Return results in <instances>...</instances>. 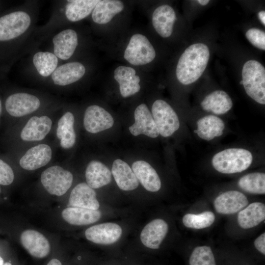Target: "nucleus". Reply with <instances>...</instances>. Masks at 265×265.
Segmentation results:
<instances>
[{
    "label": "nucleus",
    "mask_w": 265,
    "mask_h": 265,
    "mask_svg": "<svg viewBox=\"0 0 265 265\" xmlns=\"http://www.w3.org/2000/svg\"><path fill=\"white\" fill-rule=\"evenodd\" d=\"M210 58L208 46L195 43L187 47L178 60L176 70L178 80L188 85L197 80L207 67Z\"/></svg>",
    "instance_id": "1"
},
{
    "label": "nucleus",
    "mask_w": 265,
    "mask_h": 265,
    "mask_svg": "<svg viewBox=\"0 0 265 265\" xmlns=\"http://www.w3.org/2000/svg\"><path fill=\"white\" fill-rule=\"evenodd\" d=\"M251 153L243 148H228L216 153L212 163L213 168L221 173L234 174L246 170L251 164Z\"/></svg>",
    "instance_id": "2"
},
{
    "label": "nucleus",
    "mask_w": 265,
    "mask_h": 265,
    "mask_svg": "<svg viewBox=\"0 0 265 265\" xmlns=\"http://www.w3.org/2000/svg\"><path fill=\"white\" fill-rule=\"evenodd\" d=\"M242 85L246 94L259 104H265V69L258 61L250 60L242 70Z\"/></svg>",
    "instance_id": "3"
},
{
    "label": "nucleus",
    "mask_w": 265,
    "mask_h": 265,
    "mask_svg": "<svg viewBox=\"0 0 265 265\" xmlns=\"http://www.w3.org/2000/svg\"><path fill=\"white\" fill-rule=\"evenodd\" d=\"M73 175L59 165H52L45 169L40 176V182L50 194L57 196L65 194L72 186Z\"/></svg>",
    "instance_id": "4"
},
{
    "label": "nucleus",
    "mask_w": 265,
    "mask_h": 265,
    "mask_svg": "<svg viewBox=\"0 0 265 265\" xmlns=\"http://www.w3.org/2000/svg\"><path fill=\"white\" fill-rule=\"evenodd\" d=\"M156 51L147 38L139 33L133 34L125 50L124 57L133 65H143L152 62Z\"/></svg>",
    "instance_id": "5"
},
{
    "label": "nucleus",
    "mask_w": 265,
    "mask_h": 265,
    "mask_svg": "<svg viewBox=\"0 0 265 265\" xmlns=\"http://www.w3.org/2000/svg\"><path fill=\"white\" fill-rule=\"evenodd\" d=\"M53 120L46 115L32 116L21 127L19 137L25 143H39L51 132Z\"/></svg>",
    "instance_id": "6"
},
{
    "label": "nucleus",
    "mask_w": 265,
    "mask_h": 265,
    "mask_svg": "<svg viewBox=\"0 0 265 265\" xmlns=\"http://www.w3.org/2000/svg\"><path fill=\"white\" fill-rule=\"evenodd\" d=\"M152 116L159 134L164 137L172 135L180 127L178 116L165 101L157 100L152 106Z\"/></svg>",
    "instance_id": "7"
},
{
    "label": "nucleus",
    "mask_w": 265,
    "mask_h": 265,
    "mask_svg": "<svg viewBox=\"0 0 265 265\" xmlns=\"http://www.w3.org/2000/svg\"><path fill=\"white\" fill-rule=\"evenodd\" d=\"M53 150L48 144L39 143L27 149L19 159L20 167L26 171H34L45 166L52 160Z\"/></svg>",
    "instance_id": "8"
},
{
    "label": "nucleus",
    "mask_w": 265,
    "mask_h": 265,
    "mask_svg": "<svg viewBox=\"0 0 265 265\" xmlns=\"http://www.w3.org/2000/svg\"><path fill=\"white\" fill-rule=\"evenodd\" d=\"M29 16L24 11H16L0 18V41L14 39L24 33L30 24Z\"/></svg>",
    "instance_id": "9"
},
{
    "label": "nucleus",
    "mask_w": 265,
    "mask_h": 265,
    "mask_svg": "<svg viewBox=\"0 0 265 265\" xmlns=\"http://www.w3.org/2000/svg\"><path fill=\"white\" fill-rule=\"evenodd\" d=\"M41 105L39 99L32 94L19 92L10 95L5 103L8 114L14 117H23L38 109Z\"/></svg>",
    "instance_id": "10"
},
{
    "label": "nucleus",
    "mask_w": 265,
    "mask_h": 265,
    "mask_svg": "<svg viewBox=\"0 0 265 265\" xmlns=\"http://www.w3.org/2000/svg\"><path fill=\"white\" fill-rule=\"evenodd\" d=\"M83 123L87 132L96 133L112 127L114 119L104 108L97 105H91L84 112Z\"/></svg>",
    "instance_id": "11"
},
{
    "label": "nucleus",
    "mask_w": 265,
    "mask_h": 265,
    "mask_svg": "<svg viewBox=\"0 0 265 265\" xmlns=\"http://www.w3.org/2000/svg\"><path fill=\"white\" fill-rule=\"evenodd\" d=\"M86 239L101 245H110L117 242L122 234L121 227L117 224L107 222L97 224L85 231Z\"/></svg>",
    "instance_id": "12"
},
{
    "label": "nucleus",
    "mask_w": 265,
    "mask_h": 265,
    "mask_svg": "<svg viewBox=\"0 0 265 265\" xmlns=\"http://www.w3.org/2000/svg\"><path fill=\"white\" fill-rule=\"evenodd\" d=\"M134 117L135 122L129 127L130 132L133 135L143 134L151 138L159 136V134L158 128L146 104H141L137 106Z\"/></svg>",
    "instance_id": "13"
},
{
    "label": "nucleus",
    "mask_w": 265,
    "mask_h": 265,
    "mask_svg": "<svg viewBox=\"0 0 265 265\" xmlns=\"http://www.w3.org/2000/svg\"><path fill=\"white\" fill-rule=\"evenodd\" d=\"M24 248L32 257L43 258L50 253L51 245L48 239L41 233L32 229L26 230L20 236Z\"/></svg>",
    "instance_id": "14"
},
{
    "label": "nucleus",
    "mask_w": 265,
    "mask_h": 265,
    "mask_svg": "<svg viewBox=\"0 0 265 265\" xmlns=\"http://www.w3.org/2000/svg\"><path fill=\"white\" fill-rule=\"evenodd\" d=\"M75 121L73 113L67 111L57 121L55 134L61 149L69 150L73 148L76 142Z\"/></svg>",
    "instance_id": "15"
},
{
    "label": "nucleus",
    "mask_w": 265,
    "mask_h": 265,
    "mask_svg": "<svg viewBox=\"0 0 265 265\" xmlns=\"http://www.w3.org/2000/svg\"><path fill=\"white\" fill-rule=\"evenodd\" d=\"M248 203L247 197L242 193L237 190H230L215 198L214 207L218 213L230 214L241 211Z\"/></svg>",
    "instance_id": "16"
},
{
    "label": "nucleus",
    "mask_w": 265,
    "mask_h": 265,
    "mask_svg": "<svg viewBox=\"0 0 265 265\" xmlns=\"http://www.w3.org/2000/svg\"><path fill=\"white\" fill-rule=\"evenodd\" d=\"M168 231L167 223L162 219H155L147 224L142 229L140 240L146 247L158 249L166 236Z\"/></svg>",
    "instance_id": "17"
},
{
    "label": "nucleus",
    "mask_w": 265,
    "mask_h": 265,
    "mask_svg": "<svg viewBox=\"0 0 265 265\" xmlns=\"http://www.w3.org/2000/svg\"><path fill=\"white\" fill-rule=\"evenodd\" d=\"M114 78L119 83L120 94L124 98L132 96L140 89V79L132 67L118 66L114 71Z\"/></svg>",
    "instance_id": "18"
},
{
    "label": "nucleus",
    "mask_w": 265,
    "mask_h": 265,
    "mask_svg": "<svg viewBox=\"0 0 265 265\" xmlns=\"http://www.w3.org/2000/svg\"><path fill=\"white\" fill-rule=\"evenodd\" d=\"M69 204L72 207L94 210H97L100 207L95 191L86 183H79L73 188L69 198Z\"/></svg>",
    "instance_id": "19"
},
{
    "label": "nucleus",
    "mask_w": 265,
    "mask_h": 265,
    "mask_svg": "<svg viewBox=\"0 0 265 265\" xmlns=\"http://www.w3.org/2000/svg\"><path fill=\"white\" fill-rule=\"evenodd\" d=\"M176 19V13L172 7L168 5H162L153 12L152 24L160 36L167 38L172 33L173 25Z\"/></svg>",
    "instance_id": "20"
},
{
    "label": "nucleus",
    "mask_w": 265,
    "mask_h": 265,
    "mask_svg": "<svg viewBox=\"0 0 265 265\" xmlns=\"http://www.w3.org/2000/svg\"><path fill=\"white\" fill-rule=\"evenodd\" d=\"M132 170L138 182L147 191L157 192L160 189V178L149 163L144 160L136 161L132 164Z\"/></svg>",
    "instance_id": "21"
},
{
    "label": "nucleus",
    "mask_w": 265,
    "mask_h": 265,
    "mask_svg": "<svg viewBox=\"0 0 265 265\" xmlns=\"http://www.w3.org/2000/svg\"><path fill=\"white\" fill-rule=\"evenodd\" d=\"M53 42L55 55L67 60L73 54L78 45L77 34L73 29H65L55 35Z\"/></svg>",
    "instance_id": "22"
},
{
    "label": "nucleus",
    "mask_w": 265,
    "mask_h": 265,
    "mask_svg": "<svg viewBox=\"0 0 265 265\" xmlns=\"http://www.w3.org/2000/svg\"><path fill=\"white\" fill-rule=\"evenodd\" d=\"M85 72V68L81 63L69 62L56 68L52 74V79L55 84L65 86L79 80Z\"/></svg>",
    "instance_id": "23"
},
{
    "label": "nucleus",
    "mask_w": 265,
    "mask_h": 265,
    "mask_svg": "<svg viewBox=\"0 0 265 265\" xmlns=\"http://www.w3.org/2000/svg\"><path fill=\"white\" fill-rule=\"evenodd\" d=\"M111 173L117 185L123 190H132L138 186L139 182L132 169L122 159L113 161Z\"/></svg>",
    "instance_id": "24"
},
{
    "label": "nucleus",
    "mask_w": 265,
    "mask_h": 265,
    "mask_svg": "<svg viewBox=\"0 0 265 265\" xmlns=\"http://www.w3.org/2000/svg\"><path fill=\"white\" fill-rule=\"evenodd\" d=\"M61 215L63 219L71 225L83 226L98 221L102 213L98 210L71 207L64 209Z\"/></svg>",
    "instance_id": "25"
},
{
    "label": "nucleus",
    "mask_w": 265,
    "mask_h": 265,
    "mask_svg": "<svg viewBox=\"0 0 265 265\" xmlns=\"http://www.w3.org/2000/svg\"><path fill=\"white\" fill-rule=\"evenodd\" d=\"M111 176L109 169L104 163L96 160L89 162L85 172L86 184L93 189L109 184Z\"/></svg>",
    "instance_id": "26"
},
{
    "label": "nucleus",
    "mask_w": 265,
    "mask_h": 265,
    "mask_svg": "<svg viewBox=\"0 0 265 265\" xmlns=\"http://www.w3.org/2000/svg\"><path fill=\"white\" fill-rule=\"evenodd\" d=\"M202 108L216 115L224 114L232 107L229 95L223 90H215L206 96L201 103Z\"/></svg>",
    "instance_id": "27"
},
{
    "label": "nucleus",
    "mask_w": 265,
    "mask_h": 265,
    "mask_svg": "<svg viewBox=\"0 0 265 265\" xmlns=\"http://www.w3.org/2000/svg\"><path fill=\"white\" fill-rule=\"evenodd\" d=\"M225 124L219 117L209 115L199 119L197 122V129L194 131L198 136L206 140H211L223 133Z\"/></svg>",
    "instance_id": "28"
},
{
    "label": "nucleus",
    "mask_w": 265,
    "mask_h": 265,
    "mask_svg": "<svg viewBox=\"0 0 265 265\" xmlns=\"http://www.w3.org/2000/svg\"><path fill=\"white\" fill-rule=\"evenodd\" d=\"M124 8V3L120 0H99L92 11V20L98 24H106Z\"/></svg>",
    "instance_id": "29"
},
{
    "label": "nucleus",
    "mask_w": 265,
    "mask_h": 265,
    "mask_svg": "<svg viewBox=\"0 0 265 265\" xmlns=\"http://www.w3.org/2000/svg\"><path fill=\"white\" fill-rule=\"evenodd\" d=\"M265 218V204L261 202H254L239 212L238 221L240 227L247 229L258 225Z\"/></svg>",
    "instance_id": "30"
},
{
    "label": "nucleus",
    "mask_w": 265,
    "mask_h": 265,
    "mask_svg": "<svg viewBox=\"0 0 265 265\" xmlns=\"http://www.w3.org/2000/svg\"><path fill=\"white\" fill-rule=\"evenodd\" d=\"M65 15L70 21L77 22L88 16L93 10L98 0H68Z\"/></svg>",
    "instance_id": "31"
},
{
    "label": "nucleus",
    "mask_w": 265,
    "mask_h": 265,
    "mask_svg": "<svg viewBox=\"0 0 265 265\" xmlns=\"http://www.w3.org/2000/svg\"><path fill=\"white\" fill-rule=\"evenodd\" d=\"M239 187L244 191L256 194L265 193V174L254 172L241 177L238 181Z\"/></svg>",
    "instance_id": "32"
},
{
    "label": "nucleus",
    "mask_w": 265,
    "mask_h": 265,
    "mask_svg": "<svg viewBox=\"0 0 265 265\" xmlns=\"http://www.w3.org/2000/svg\"><path fill=\"white\" fill-rule=\"evenodd\" d=\"M33 62L38 73L43 77H48L56 69L57 57L50 52H40L33 56Z\"/></svg>",
    "instance_id": "33"
},
{
    "label": "nucleus",
    "mask_w": 265,
    "mask_h": 265,
    "mask_svg": "<svg viewBox=\"0 0 265 265\" xmlns=\"http://www.w3.org/2000/svg\"><path fill=\"white\" fill-rule=\"evenodd\" d=\"M215 219L214 214L207 211L198 214H186L183 217V223L187 228L202 229L211 226Z\"/></svg>",
    "instance_id": "34"
},
{
    "label": "nucleus",
    "mask_w": 265,
    "mask_h": 265,
    "mask_svg": "<svg viewBox=\"0 0 265 265\" xmlns=\"http://www.w3.org/2000/svg\"><path fill=\"white\" fill-rule=\"evenodd\" d=\"M189 265H216L212 249L208 246H200L193 250L189 260Z\"/></svg>",
    "instance_id": "35"
},
{
    "label": "nucleus",
    "mask_w": 265,
    "mask_h": 265,
    "mask_svg": "<svg viewBox=\"0 0 265 265\" xmlns=\"http://www.w3.org/2000/svg\"><path fill=\"white\" fill-rule=\"evenodd\" d=\"M245 36L254 46L265 50V33L263 30L257 28H252L246 31Z\"/></svg>",
    "instance_id": "36"
},
{
    "label": "nucleus",
    "mask_w": 265,
    "mask_h": 265,
    "mask_svg": "<svg viewBox=\"0 0 265 265\" xmlns=\"http://www.w3.org/2000/svg\"><path fill=\"white\" fill-rule=\"evenodd\" d=\"M14 180V173L11 167L0 159V185L8 186Z\"/></svg>",
    "instance_id": "37"
},
{
    "label": "nucleus",
    "mask_w": 265,
    "mask_h": 265,
    "mask_svg": "<svg viewBox=\"0 0 265 265\" xmlns=\"http://www.w3.org/2000/svg\"><path fill=\"white\" fill-rule=\"evenodd\" d=\"M256 248L262 254H265V233L259 236L254 241Z\"/></svg>",
    "instance_id": "38"
},
{
    "label": "nucleus",
    "mask_w": 265,
    "mask_h": 265,
    "mask_svg": "<svg viewBox=\"0 0 265 265\" xmlns=\"http://www.w3.org/2000/svg\"><path fill=\"white\" fill-rule=\"evenodd\" d=\"M258 17L262 23L265 25V11L262 10L258 13Z\"/></svg>",
    "instance_id": "39"
},
{
    "label": "nucleus",
    "mask_w": 265,
    "mask_h": 265,
    "mask_svg": "<svg viewBox=\"0 0 265 265\" xmlns=\"http://www.w3.org/2000/svg\"><path fill=\"white\" fill-rule=\"evenodd\" d=\"M47 265H62V264L59 260L53 259L49 261Z\"/></svg>",
    "instance_id": "40"
},
{
    "label": "nucleus",
    "mask_w": 265,
    "mask_h": 265,
    "mask_svg": "<svg viewBox=\"0 0 265 265\" xmlns=\"http://www.w3.org/2000/svg\"><path fill=\"white\" fill-rule=\"evenodd\" d=\"M199 4L202 5H205L208 4V3L210 2V0H198L197 1Z\"/></svg>",
    "instance_id": "41"
},
{
    "label": "nucleus",
    "mask_w": 265,
    "mask_h": 265,
    "mask_svg": "<svg viewBox=\"0 0 265 265\" xmlns=\"http://www.w3.org/2000/svg\"><path fill=\"white\" fill-rule=\"evenodd\" d=\"M3 260L2 257L0 256V265H3Z\"/></svg>",
    "instance_id": "42"
},
{
    "label": "nucleus",
    "mask_w": 265,
    "mask_h": 265,
    "mask_svg": "<svg viewBox=\"0 0 265 265\" xmlns=\"http://www.w3.org/2000/svg\"><path fill=\"white\" fill-rule=\"evenodd\" d=\"M3 265H12V264L9 262H6L4 263Z\"/></svg>",
    "instance_id": "43"
},
{
    "label": "nucleus",
    "mask_w": 265,
    "mask_h": 265,
    "mask_svg": "<svg viewBox=\"0 0 265 265\" xmlns=\"http://www.w3.org/2000/svg\"><path fill=\"white\" fill-rule=\"evenodd\" d=\"M1 112V103L0 100V115Z\"/></svg>",
    "instance_id": "44"
},
{
    "label": "nucleus",
    "mask_w": 265,
    "mask_h": 265,
    "mask_svg": "<svg viewBox=\"0 0 265 265\" xmlns=\"http://www.w3.org/2000/svg\"></svg>",
    "instance_id": "45"
}]
</instances>
